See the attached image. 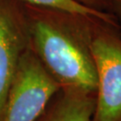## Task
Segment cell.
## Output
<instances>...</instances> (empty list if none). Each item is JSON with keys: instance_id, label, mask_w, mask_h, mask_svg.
<instances>
[{"instance_id": "obj_7", "label": "cell", "mask_w": 121, "mask_h": 121, "mask_svg": "<svg viewBox=\"0 0 121 121\" xmlns=\"http://www.w3.org/2000/svg\"><path fill=\"white\" fill-rule=\"evenodd\" d=\"M75 1L96 11L110 13V0H75Z\"/></svg>"}, {"instance_id": "obj_4", "label": "cell", "mask_w": 121, "mask_h": 121, "mask_svg": "<svg viewBox=\"0 0 121 121\" xmlns=\"http://www.w3.org/2000/svg\"><path fill=\"white\" fill-rule=\"evenodd\" d=\"M15 0H0V118L18 65L19 10Z\"/></svg>"}, {"instance_id": "obj_1", "label": "cell", "mask_w": 121, "mask_h": 121, "mask_svg": "<svg viewBox=\"0 0 121 121\" xmlns=\"http://www.w3.org/2000/svg\"><path fill=\"white\" fill-rule=\"evenodd\" d=\"M25 4L35 49L45 69L63 90L95 96L98 80L91 39L95 24L104 21Z\"/></svg>"}, {"instance_id": "obj_6", "label": "cell", "mask_w": 121, "mask_h": 121, "mask_svg": "<svg viewBox=\"0 0 121 121\" xmlns=\"http://www.w3.org/2000/svg\"><path fill=\"white\" fill-rule=\"evenodd\" d=\"M19 1L24 2V4H27L60 10L67 13L83 15L86 17L97 18L118 28L117 19L114 16V14L89 8L85 5L78 3L75 0H19Z\"/></svg>"}, {"instance_id": "obj_2", "label": "cell", "mask_w": 121, "mask_h": 121, "mask_svg": "<svg viewBox=\"0 0 121 121\" xmlns=\"http://www.w3.org/2000/svg\"><path fill=\"white\" fill-rule=\"evenodd\" d=\"M91 48L98 80L91 121H121V34L118 28L98 22Z\"/></svg>"}, {"instance_id": "obj_5", "label": "cell", "mask_w": 121, "mask_h": 121, "mask_svg": "<svg viewBox=\"0 0 121 121\" xmlns=\"http://www.w3.org/2000/svg\"><path fill=\"white\" fill-rule=\"evenodd\" d=\"M95 96L65 91L40 121H91Z\"/></svg>"}, {"instance_id": "obj_3", "label": "cell", "mask_w": 121, "mask_h": 121, "mask_svg": "<svg viewBox=\"0 0 121 121\" xmlns=\"http://www.w3.org/2000/svg\"><path fill=\"white\" fill-rule=\"evenodd\" d=\"M60 85L32 55L19 61L0 121H36Z\"/></svg>"}, {"instance_id": "obj_8", "label": "cell", "mask_w": 121, "mask_h": 121, "mask_svg": "<svg viewBox=\"0 0 121 121\" xmlns=\"http://www.w3.org/2000/svg\"><path fill=\"white\" fill-rule=\"evenodd\" d=\"M110 13L114 14L121 34V0H110Z\"/></svg>"}]
</instances>
